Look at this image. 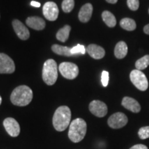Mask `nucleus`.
<instances>
[{
	"instance_id": "obj_1",
	"label": "nucleus",
	"mask_w": 149,
	"mask_h": 149,
	"mask_svg": "<svg viewBox=\"0 0 149 149\" xmlns=\"http://www.w3.org/2000/svg\"><path fill=\"white\" fill-rule=\"evenodd\" d=\"M33 97L32 90L27 86L22 85L14 89L11 93L10 101L15 106L25 107L31 103Z\"/></svg>"
},
{
	"instance_id": "obj_2",
	"label": "nucleus",
	"mask_w": 149,
	"mask_h": 149,
	"mask_svg": "<svg viewBox=\"0 0 149 149\" xmlns=\"http://www.w3.org/2000/svg\"><path fill=\"white\" fill-rule=\"evenodd\" d=\"M71 119V111L66 106H61L56 110L53 117L54 128L57 131H64L69 126Z\"/></svg>"
},
{
	"instance_id": "obj_3",
	"label": "nucleus",
	"mask_w": 149,
	"mask_h": 149,
	"mask_svg": "<svg viewBox=\"0 0 149 149\" xmlns=\"http://www.w3.org/2000/svg\"><path fill=\"white\" fill-rule=\"evenodd\" d=\"M87 130V124L83 119L77 118L70 124L68 137L74 143H78L84 138Z\"/></svg>"
},
{
	"instance_id": "obj_4",
	"label": "nucleus",
	"mask_w": 149,
	"mask_h": 149,
	"mask_svg": "<svg viewBox=\"0 0 149 149\" xmlns=\"http://www.w3.org/2000/svg\"><path fill=\"white\" fill-rule=\"evenodd\" d=\"M57 64L53 59H50L45 61L42 70V78L46 84H55L57 79Z\"/></svg>"
},
{
	"instance_id": "obj_5",
	"label": "nucleus",
	"mask_w": 149,
	"mask_h": 149,
	"mask_svg": "<svg viewBox=\"0 0 149 149\" xmlns=\"http://www.w3.org/2000/svg\"><path fill=\"white\" fill-rule=\"evenodd\" d=\"M130 79L133 85L139 91H145L148 86V79L143 72L139 70H132L130 74Z\"/></svg>"
},
{
	"instance_id": "obj_6",
	"label": "nucleus",
	"mask_w": 149,
	"mask_h": 149,
	"mask_svg": "<svg viewBox=\"0 0 149 149\" xmlns=\"http://www.w3.org/2000/svg\"><path fill=\"white\" fill-rule=\"evenodd\" d=\"M59 70L63 77L68 79H73L79 74V68L71 62H62L59 66Z\"/></svg>"
},
{
	"instance_id": "obj_7",
	"label": "nucleus",
	"mask_w": 149,
	"mask_h": 149,
	"mask_svg": "<svg viewBox=\"0 0 149 149\" xmlns=\"http://www.w3.org/2000/svg\"><path fill=\"white\" fill-rule=\"evenodd\" d=\"M128 123V117L123 113H114L108 120V124L110 127L118 129L125 126Z\"/></svg>"
},
{
	"instance_id": "obj_8",
	"label": "nucleus",
	"mask_w": 149,
	"mask_h": 149,
	"mask_svg": "<svg viewBox=\"0 0 149 149\" xmlns=\"http://www.w3.org/2000/svg\"><path fill=\"white\" fill-rule=\"evenodd\" d=\"M15 70L13 60L8 55L0 53V73L10 74Z\"/></svg>"
},
{
	"instance_id": "obj_9",
	"label": "nucleus",
	"mask_w": 149,
	"mask_h": 149,
	"mask_svg": "<svg viewBox=\"0 0 149 149\" xmlns=\"http://www.w3.org/2000/svg\"><path fill=\"white\" fill-rule=\"evenodd\" d=\"M43 14L46 19L55 21L59 15V9L57 4L53 1L46 2L43 6Z\"/></svg>"
},
{
	"instance_id": "obj_10",
	"label": "nucleus",
	"mask_w": 149,
	"mask_h": 149,
	"mask_svg": "<svg viewBox=\"0 0 149 149\" xmlns=\"http://www.w3.org/2000/svg\"><path fill=\"white\" fill-rule=\"evenodd\" d=\"M91 113L98 117H103L107 115L108 108L107 104L100 100H93L89 104Z\"/></svg>"
},
{
	"instance_id": "obj_11",
	"label": "nucleus",
	"mask_w": 149,
	"mask_h": 149,
	"mask_svg": "<svg viewBox=\"0 0 149 149\" xmlns=\"http://www.w3.org/2000/svg\"><path fill=\"white\" fill-rule=\"evenodd\" d=\"M6 130L11 137H15L20 133V126L19 123L12 117H8L5 119L3 122Z\"/></svg>"
},
{
	"instance_id": "obj_12",
	"label": "nucleus",
	"mask_w": 149,
	"mask_h": 149,
	"mask_svg": "<svg viewBox=\"0 0 149 149\" xmlns=\"http://www.w3.org/2000/svg\"><path fill=\"white\" fill-rule=\"evenodd\" d=\"M13 26L17 37L22 40H26L30 37L29 29L19 20L14 19L13 21Z\"/></svg>"
},
{
	"instance_id": "obj_13",
	"label": "nucleus",
	"mask_w": 149,
	"mask_h": 149,
	"mask_svg": "<svg viewBox=\"0 0 149 149\" xmlns=\"http://www.w3.org/2000/svg\"><path fill=\"white\" fill-rule=\"evenodd\" d=\"M122 105L125 109L132 111L133 113H137L140 111L141 107L139 102L135 100V99L129 97H125L123 98L122 102Z\"/></svg>"
},
{
	"instance_id": "obj_14",
	"label": "nucleus",
	"mask_w": 149,
	"mask_h": 149,
	"mask_svg": "<svg viewBox=\"0 0 149 149\" xmlns=\"http://www.w3.org/2000/svg\"><path fill=\"white\" fill-rule=\"evenodd\" d=\"M93 10V8L91 3H88L84 5L80 9L79 15H78L79 21L83 22V23L88 22L92 16Z\"/></svg>"
},
{
	"instance_id": "obj_15",
	"label": "nucleus",
	"mask_w": 149,
	"mask_h": 149,
	"mask_svg": "<svg viewBox=\"0 0 149 149\" xmlns=\"http://www.w3.org/2000/svg\"><path fill=\"white\" fill-rule=\"evenodd\" d=\"M26 22L27 26L37 31H42L46 26L45 21L40 17H29L27 18Z\"/></svg>"
},
{
	"instance_id": "obj_16",
	"label": "nucleus",
	"mask_w": 149,
	"mask_h": 149,
	"mask_svg": "<svg viewBox=\"0 0 149 149\" xmlns=\"http://www.w3.org/2000/svg\"><path fill=\"white\" fill-rule=\"evenodd\" d=\"M86 51L88 55L95 59H102L105 55V51L104 48L96 44H90L86 48Z\"/></svg>"
},
{
	"instance_id": "obj_17",
	"label": "nucleus",
	"mask_w": 149,
	"mask_h": 149,
	"mask_svg": "<svg viewBox=\"0 0 149 149\" xmlns=\"http://www.w3.org/2000/svg\"><path fill=\"white\" fill-rule=\"evenodd\" d=\"M115 56L117 59H123L128 53V46L124 42H120L116 44L114 51Z\"/></svg>"
},
{
	"instance_id": "obj_18",
	"label": "nucleus",
	"mask_w": 149,
	"mask_h": 149,
	"mask_svg": "<svg viewBox=\"0 0 149 149\" xmlns=\"http://www.w3.org/2000/svg\"><path fill=\"white\" fill-rule=\"evenodd\" d=\"M102 17L103 21L104 22V23L107 24L109 27L113 28L116 25L117 21L116 19H115V17L110 11H104L102 14Z\"/></svg>"
},
{
	"instance_id": "obj_19",
	"label": "nucleus",
	"mask_w": 149,
	"mask_h": 149,
	"mask_svg": "<svg viewBox=\"0 0 149 149\" xmlns=\"http://www.w3.org/2000/svg\"><path fill=\"white\" fill-rule=\"evenodd\" d=\"M70 50H71V48L66 47V46L58 45V44H54L52 46V51L59 55L68 56V57L71 56L72 55Z\"/></svg>"
},
{
	"instance_id": "obj_20",
	"label": "nucleus",
	"mask_w": 149,
	"mask_h": 149,
	"mask_svg": "<svg viewBox=\"0 0 149 149\" xmlns=\"http://www.w3.org/2000/svg\"><path fill=\"white\" fill-rule=\"evenodd\" d=\"M70 29H71V28L68 25L64 26V27L59 29L58 32L57 33V35H56L57 40L61 42H66L68 39V37H69Z\"/></svg>"
},
{
	"instance_id": "obj_21",
	"label": "nucleus",
	"mask_w": 149,
	"mask_h": 149,
	"mask_svg": "<svg viewBox=\"0 0 149 149\" xmlns=\"http://www.w3.org/2000/svg\"><path fill=\"white\" fill-rule=\"evenodd\" d=\"M120 26L123 29L126 30L128 31H133L136 29V23L133 19L124 18L120 22Z\"/></svg>"
},
{
	"instance_id": "obj_22",
	"label": "nucleus",
	"mask_w": 149,
	"mask_h": 149,
	"mask_svg": "<svg viewBox=\"0 0 149 149\" xmlns=\"http://www.w3.org/2000/svg\"><path fill=\"white\" fill-rule=\"evenodd\" d=\"M149 66V55H146L139 59L135 62V67L137 70H144Z\"/></svg>"
},
{
	"instance_id": "obj_23",
	"label": "nucleus",
	"mask_w": 149,
	"mask_h": 149,
	"mask_svg": "<svg viewBox=\"0 0 149 149\" xmlns=\"http://www.w3.org/2000/svg\"><path fill=\"white\" fill-rule=\"evenodd\" d=\"M74 6V0H64L61 3V8L64 13H70L72 10Z\"/></svg>"
},
{
	"instance_id": "obj_24",
	"label": "nucleus",
	"mask_w": 149,
	"mask_h": 149,
	"mask_svg": "<svg viewBox=\"0 0 149 149\" xmlns=\"http://www.w3.org/2000/svg\"><path fill=\"white\" fill-rule=\"evenodd\" d=\"M138 135L141 139H145L149 137V126L141 127L138 131Z\"/></svg>"
},
{
	"instance_id": "obj_25",
	"label": "nucleus",
	"mask_w": 149,
	"mask_h": 149,
	"mask_svg": "<svg viewBox=\"0 0 149 149\" xmlns=\"http://www.w3.org/2000/svg\"><path fill=\"white\" fill-rule=\"evenodd\" d=\"M71 53L72 55H75V54H82L84 55L86 53V48L84 46L81 45V44H77V46H74L71 48Z\"/></svg>"
},
{
	"instance_id": "obj_26",
	"label": "nucleus",
	"mask_w": 149,
	"mask_h": 149,
	"mask_svg": "<svg viewBox=\"0 0 149 149\" xmlns=\"http://www.w3.org/2000/svg\"><path fill=\"white\" fill-rule=\"evenodd\" d=\"M128 7L131 10H137L139 8V0H127Z\"/></svg>"
},
{
	"instance_id": "obj_27",
	"label": "nucleus",
	"mask_w": 149,
	"mask_h": 149,
	"mask_svg": "<svg viewBox=\"0 0 149 149\" xmlns=\"http://www.w3.org/2000/svg\"><path fill=\"white\" fill-rule=\"evenodd\" d=\"M109 73L108 71L104 70L102 73V84L103 86L107 87L109 84Z\"/></svg>"
},
{
	"instance_id": "obj_28",
	"label": "nucleus",
	"mask_w": 149,
	"mask_h": 149,
	"mask_svg": "<svg viewBox=\"0 0 149 149\" xmlns=\"http://www.w3.org/2000/svg\"><path fill=\"white\" fill-rule=\"evenodd\" d=\"M130 149H148L146 146L144 144H136L135 146H132Z\"/></svg>"
},
{
	"instance_id": "obj_29",
	"label": "nucleus",
	"mask_w": 149,
	"mask_h": 149,
	"mask_svg": "<svg viewBox=\"0 0 149 149\" xmlns=\"http://www.w3.org/2000/svg\"><path fill=\"white\" fill-rule=\"evenodd\" d=\"M31 5L33 7H36V8H39V7H40L41 6V3L37 2V1H32L31 2Z\"/></svg>"
},
{
	"instance_id": "obj_30",
	"label": "nucleus",
	"mask_w": 149,
	"mask_h": 149,
	"mask_svg": "<svg viewBox=\"0 0 149 149\" xmlns=\"http://www.w3.org/2000/svg\"><path fill=\"white\" fill-rule=\"evenodd\" d=\"M144 32L147 35H149V24L146 25L144 28Z\"/></svg>"
},
{
	"instance_id": "obj_31",
	"label": "nucleus",
	"mask_w": 149,
	"mask_h": 149,
	"mask_svg": "<svg viewBox=\"0 0 149 149\" xmlns=\"http://www.w3.org/2000/svg\"><path fill=\"white\" fill-rule=\"evenodd\" d=\"M106 1L110 3H116L118 0H106Z\"/></svg>"
},
{
	"instance_id": "obj_32",
	"label": "nucleus",
	"mask_w": 149,
	"mask_h": 149,
	"mask_svg": "<svg viewBox=\"0 0 149 149\" xmlns=\"http://www.w3.org/2000/svg\"><path fill=\"white\" fill-rule=\"evenodd\" d=\"M1 96H0V105H1Z\"/></svg>"
},
{
	"instance_id": "obj_33",
	"label": "nucleus",
	"mask_w": 149,
	"mask_h": 149,
	"mask_svg": "<svg viewBox=\"0 0 149 149\" xmlns=\"http://www.w3.org/2000/svg\"><path fill=\"white\" fill-rule=\"evenodd\" d=\"M148 13H149V9H148Z\"/></svg>"
}]
</instances>
